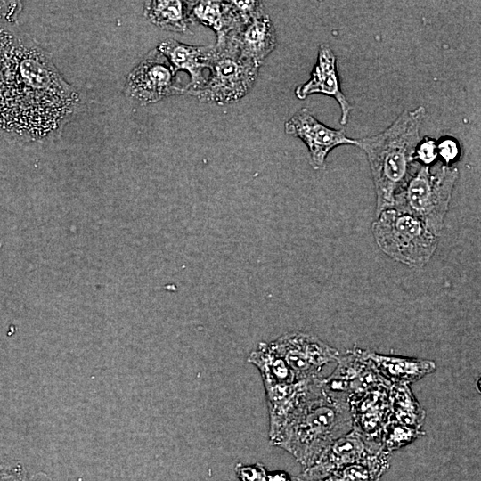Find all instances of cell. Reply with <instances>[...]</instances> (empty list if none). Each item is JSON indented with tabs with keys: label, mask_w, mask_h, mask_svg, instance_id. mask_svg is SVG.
<instances>
[{
	"label": "cell",
	"mask_w": 481,
	"mask_h": 481,
	"mask_svg": "<svg viewBox=\"0 0 481 481\" xmlns=\"http://www.w3.org/2000/svg\"><path fill=\"white\" fill-rule=\"evenodd\" d=\"M173 66L158 48L151 49L129 72L125 85L126 99L144 106L167 97L187 94Z\"/></svg>",
	"instance_id": "7"
},
{
	"label": "cell",
	"mask_w": 481,
	"mask_h": 481,
	"mask_svg": "<svg viewBox=\"0 0 481 481\" xmlns=\"http://www.w3.org/2000/svg\"><path fill=\"white\" fill-rule=\"evenodd\" d=\"M25 481H53L47 474L38 472L31 477H28Z\"/></svg>",
	"instance_id": "28"
},
{
	"label": "cell",
	"mask_w": 481,
	"mask_h": 481,
	"mask_svg": "<svg viewBox=\"0 0 481 481\" xmlns=\"http://www.w3.org/2000/svg\"><path fill=\"white\" fill-rule=\"evenodd\" d=\"M424 435L425 431L422 428L404 425L390 416L382 428L380 444L384 451L391 453L412 444Z\"/></svg>",
	"instance_id": "22"
},
{
	"label": "cell",
	"mask_w": 481,
	"mask_h": 481,
	"mask_svg": "<svg viewBox=\"0 0 481 481\" xmlns=\"http://www.w3.org/2000/svg\"><path fill=\"white\" fill-rule=\"evenodd\" d=\"M287 135L299 138L306 145L310 164L320 169L329 152L339 145H356V139L346 136L344 129H333L320 122L309 110L302 108L284 124Z\"/></svg>",
	"instance_id": "10"
},
{
	"label": "cell",
	"mask_w": 481,
	"mask_h": 481,
	"mask_svg": "<svg viewBox=\"0 0 481 481\" xmlns=\"http://www.w3.org/2000/svg\"><path fill=\"white\" fill-rule=\"evenodd\" d=\"M314 94H321L333 97L340 106V124L348 121L352 106L341 91L336 55L328 44H322L318 49L317 61L311 72L310 78L295 89L296 96L304 100Z\"/></svg>",
	"instance_id": "13"
},
{
	"label": "cell",
	"mask_w": 481,
	"mask_h": 481,
	"mask_svg": "<svg viewBox=\"0 0 481 481\" xmlns=\"http://www.w3.org/2000/svg\"><path fill=\"white\" fill-rule=\"evenodd\" d=\"M83 104L36 39L16 23H0V136L18 143L53 140Z\"/></svg>",
	"instance_id": "1"
},
{
	"label": "cell",
	"mask_w": 481,
	"mask_h": 481,
	"mask_svg": "<svg viewBox=\"0 0 481 481\" xmlns=\"http://www.w3.org/2000/svg\"><path fill=\"white\" fill-rule=\"evenodd\" d=\"M336 362L332 373L322 378V388L327 394L346 403L354 396L388 382L364 356L362 348L355 347L339 354Z\"/></svg>",
	"instance_id": "9"
},
{
	"label": "cell",
	"mask_w": 481,
	"mask_h": 481,
	"mask_svg": "<svg viewBox=\"0 0 481 481\" xmlns=\"http://www.w3.org/2000/svg\"><path fill=\"white\" fill-rule=\"evenodd\" d=\"M267 481H302L298 477H290L284 471L268 472Z\"/></svg>",
	"instance_id": "27"
},
{
	"label": "cell",
	"mask_w": 481,
	"mask_h": 481,
	"mask_svg": "<svg viewBox=\"0 0 481 481\" xmlns=\"http://www.w3.org/2000/svg\"><path fill=\"white\" fill-rule=\"evenodd\" d=\"M191 13L193 20L212 29L216 43H223L245 24L234 11L231 1H193Z\"/></svg>",
	"instance_id": "17"
},
{
	"label": "cell",
	"mask_w": 481,
	"mask_h": 481,
	"mask_svg": "<svg viewBox=\"0 0 481 481\" xmlns=\"http://www.w3.org/2000/svg\"><path fill=\"white\" fill-rule=\"evenodd\" d=\"M28 478L23 463L0 452V481H25Z\"/></svg>",
	"instance_id": "23"
},
{
	"label": "cell",
	"mask_w": 481,
	"mask_h": 481,
	"mask_svg": "<svg viewBox=\"0 0 481 481\" xmlns=\"http://www.w3.org/2000/svg\"><path fill=\"white\" fill-rule=\"evenodd\" d=\"M157 48L167 57L176 73L179 70H185L189 74L187 94L193 96L202 89L209 77L214 45H190L174 39H167L160 42Z\"/></svg>",
	"instance_id": "14"
},
{
	"label": "cell",
	"mask_w": 481,
	"mask_h": 481,
	"mask_svg": "<svg viewBox=\"0 0 481 481\" xmlns=\"http://www.w3.org/2000/svg\"><path fill=\"white\" fill-rule=\"evenodd\" d=\"M230 37L240 53L259 67L277 44L273 23L264 11Z\"/></svg>",
	"instance_id": "16"
},
{
	"label": "cell",
	"mask_w": 481,
	"mask_h": 481,
	"mask_svg": "<svg viewBox=\"0 0 481 481\" xmlns=\"http://www.w3.org/2000/svg\"><path fill=\"white\" fill-rule=\"evenodd\" d=\"M371 232L382 252L410 267L425 266L438 245V237L420 220L394 208L376 216Z\"/></svg>",
	"instance_id": "5"
},
{
	"label": "cell",
	"mask_w": 481,
	"mask_h": 481,
	"mask_svg": "<svg viewBox=\"0 0 481 481\" xmlns=\"http://www.w3.org/2000/svg\"><path fill=\"white\" fill-rule=\"evenodd\" d=\"M390 385L388 382L380 384L347 401L353 429L379 444L382 428L390 417Z\"/></svg>",
	"instance_id": "12"
},
{
	"label": "cell",
	"mask_w": 481,
	"mask_h": 481,
	"mask_svg": "<svg viewBox=\"0 0 481 481\" xmlns=\"http://www.w3.org/2000/svg\"><path fill=\"white\" fill-rule=\"evenodd\" d=\"M193 1L153 0L143 5L144 18L156 27L176 33H191L194 20L191 10Z\"/></svg>",
	"instance_id": "18"
},
{
	"label": "cell",
	"mask_w": 481,
	"mask_h": 481,
	"mask_svg": "<svg viewBox=\"0 0 481 481\" xmlns=\"http://www.w3.org/2000/svg\"><path fill=\"white\" fill-rule=\"evenodd\" d=\"M272 343L298 380L321 377L323 366L339 355L318 337L302 331L287 332Z\"/></svg>",
	"instance_id": "8"
},
{
	"label": "cell",
	"mask_w": 481,
	"mask_h": 481,
	"mask_svg": "<svg viewBox=\"0 0 481 481\" xmlns=\"http://www.w3.org/2000/svg\"><path fill=\"white\" fill-rule=\"evenodd\" d=\"M247 361L259 371L264 387L298 380L272 342H260Z\"/></svg>",
	"instance_id": "19"
},
{
	"label": "cell",
	"mask_w": 481,
	"mask_h": 481,
	"mask_svg": "<svg viewBox=\"0 0 481 481\" xmlns=\"http://www.w3.org/2000/svg\"><path fill=\"white\" fill-rule=\"evenodd\" d=\"M437 153L444 164L450 165L460 155V147L453 138H444L437 143Z\"/></svg>",
	"instance_id": "26"
},
{
	"label": "cell",
	"mask_w": 481,
	"mask_h": 481,
	"mask_svg": "<svg viewBox=\"0 0 481 481\" xmlns=\"http://www.w3.org/2000/svg\"><path fill=\"white\" fill-rule=\"evenodd\" d=\"M384 451L379 443L371 441L355 429L334 441L318 460L298 477L302 481H320L333 471L359 462Z\"/></svg>",
	"instance_id": "11"
},
{
	"label": "cell",
	"mask_w": 481,
	"mask_h": 481,
	"mask_svg": "<svg viewBox=\"0 0 481 481\" xmlns=\"http://www.w3.org/2000/svg\"><path fill=\"white\" fill-rule=\"evenodd\" d=\"M390 416L395 420L416 428H422L426 411L422 408L410 386L391 384L389 388Z\"/></svg>",
	"instance_id": "20"
},
{
	"label": "cell",
	"mask_w": 481,
	"mask_h": 481,
	"mask_svg": "<svg viewBox=\"0 0 481 481\" xmlns=\"http://www.w3.org/2000/svg\"><path fill=\"white\" fill-rule=\"evenodd\" d=\"M426 110H404L384 131L356 139L367 156L376 193V216L394 207L395 195L409 178Z\"/></svg>",
	"instance_id": "2"
},
{
	"label": "cell",
	"mask_w": 481,
	"mask_h": 481,
	"mask_svg": "<svg viewBox=\"0 0 481 481\" xmlns=\"http://www.w3.org/2000/svg\"><path fill=\"white\" fill-rule=\"evenodd\" d=\"M391 453L382 451L337 469L320 481H379L390 466Z\"/></svg>",
	"instance_id": "21"
},
{
	"label": "cell",
	"mask_w": 481,
	"mask_h": 481,
	"mask_svg": "<svg viewBox=\"0 0 481 481\" xmlns=\"http://www.w3.org/2000/svg\"><path fill=\"white\" fill-rule=\"evenodd\" d=\"M235 473L240 481H267L268 476L267 470L259 462L251 465L238 463Z\"/></svg>",
	"instance_id": "25"
},
{
	"label": "cell",
	"mask_w": 481,
	"mask_h": 481,
	"mask_svg": "<svg viewBox=\"0 0 481 481\" xmlns=\"http://www.w3.org/2000/svg\"><path fill=\"white\" fill-rule=\"evenodd\" d=\"M458 177L459 170L453 166L442 161L426 166L414 160L409 178L395 195L392 208L420 220L438 237Z\"/></svg>",
	"instance_id": "4"
},
{
	"label": "cell",
	"mask_w": 481,
	"mask_h": 481,
	"mask_svg": "<svg viewBox=\"0 0 481 481\" xmlns=\"http://www.w3.org/2000/svg\"><path fill=\"white\" fill-rule=\"evenodd\" d=\"M438 156L436 142L428 137L420 140L417 145L414 160L426 166H431Z\"/></svg>",
	"instance_id": "24"
},
{
	"label": "cell",
	"mask_w": 481,
	"mask_h": 481,
	"mask_svg": "<svg viewBox=\"0 0 481 481\" xmlns=\"http://www.w3.org/2000/svg\"><path fill=\"white\" fill-rule=\"evenodd\" d=\"M352 429L348 404L327 394L322 385L270 443L287 451L306 469Z\"/></svg>",
	"instance_id": "3"
},
{
	"label": "cell",
	"mask_w": 481,
	"mask_h": 481,
	"mask_svg": "<svg viewBox=\"0 0 481 481\" xmlns=\"http://www.w3.org/2000/svg\"><path fill=\"white\" fill-rule=\"evenodd\" d=\"M3 13H4V3L0 1V20L3 17Z\"/></svg>",
	"instance_id": "29"
},
{
	"label": "cell",
	"mask_w": 481,
	"mask_h": 481,
	"mask_svg": "<svg viewBox=\"0 0 481 481\" xmlns=\"http://www.w3.org/2000/svg\"><path fill=\"white\" fill-rule=\"evenodd\" d=\"M259 69L240 53L234 40L229 37L214 45L208 79L193 96L200 102L216 104L237 102L252 89Z\"/></svg>",
	"instance_id": "6"
},
{
	"label": "cell",
	"mask_w": 481,
	"mask_h": 481,
	"mask_svg": "<svg viewBox=\"0 0 481 481\" xmlns=\"http://www.w3.org/2000/svg\"><path fill=\"white\" fill-rule=\"evenodd\" d=\"M363 353L379 374L390 384L410 386L436 369L432 360L383 355L365 349H363Z\"/></svg>",
	"instance_id": "15"
}]
</instances>
